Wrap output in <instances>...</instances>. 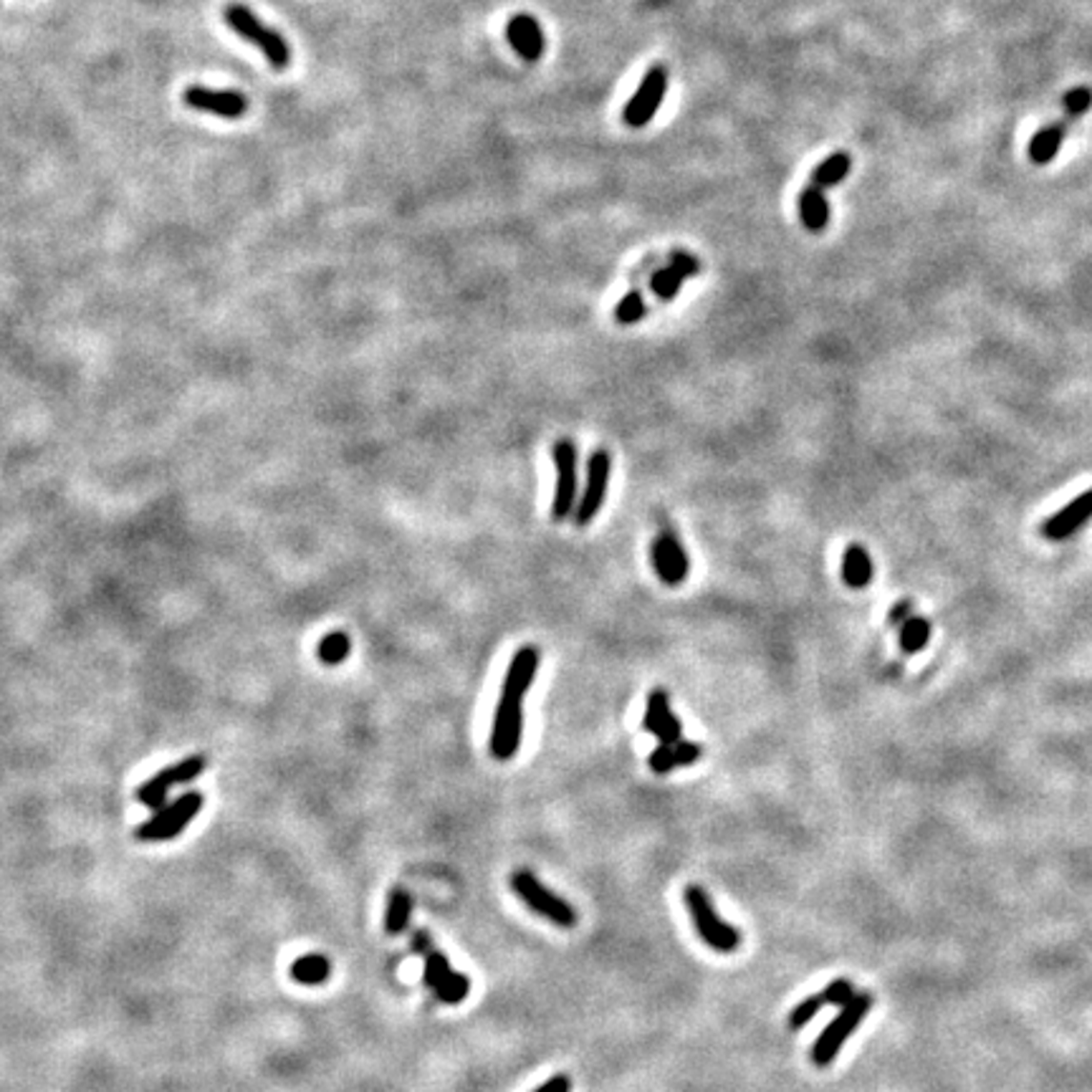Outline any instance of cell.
<instances>
[{
    "label": "cell",
    "instance_id": "cell-11",
    "mask_svg": "<svg viewBox=\"0 0 1092 1092\" xmlns=\"http://www.w3.org/2000/svg\"><path fill=\"white\" fill-rule=\"evenodd\" d=\"M666 89H668L666 66H652L650 72L645 73L643 84H640V89L635 92V96H632L628 102V107H625L623 112L625 124L640 130V127H645L648 122H652V116H655V112L660 109V102H663V96H666Z\"/></svg>",
    "mask_w": 1092,
    "mask_h": 1092
},
{
    "label": "cell",
    "instance_id": "cell-6",
    "mask_svg": "<svg viewBox=\"0 0 1092 1092\" xmlns=\"http://www.w3.org/2000/svg\"><path fill=\"white\" fill-rule=\"evenodd\" d=\"M203 794L200 792H185L177 796L175 802L165 804L162 810H157L153 817L142 822L134 830V837L142 842H167L175 839L177 834L185 833V827L197 817V812L203 810Z\"/></svg>",
    "mask_w": 1092,
    "mask_h": 1092
},
{
    "label": "cell",
    "instance_id": "cell-24",
    "mask_svg": "<svg viewBox=\"0 0 1092 1092\" xmlns=\"http://www.w3.org/2000/svg\"><path fill=\"white\" fill-rule=\"evenodd\" d=\"M931 640V623L923 617H911L908 623L900 628V648L905 655H916L928 645Z\"/></svg>",
    "mask_w": 1092,
    "mask_h": 1092
},
{
    "label": "cell",
    "instance_id": "cell-5",
    "mask_svg": "<svg viewBox=\"0 0 1092 1092\" xmlns=\"http://www.w3.org/2000/svg\"><path fill=\"white\" fill-rule=\"evenodd\" d=\"M511 888L524 903L534 913H539L542 918L551 920L559 928H572L577 926V911L572 903H567L565 897H559L557 893H551L531 870L521 868L511 876Z\"/></svg>",
    "mask_w": 1092,
    "mask_h": 1092
},
{
    "label": "cell",
    "instance_id": "cell-3",
    "mask_svg": "<svg viewBox=\"0 0 1092 1092\" xmlns=\"http://www.w3.org/2000/svg\"><path fill=\"white\" fill-rule=\"evenodd\" d=\"M870 1006H873V994L857 991V997L850 1004L842 1006V1012L817 1037L814 1047H812V1062L817 1064V1067H830L834 1062V1057L839 1055L842 1044L853 1037L855 1029L860 1027V1021L868 1017Z\"/></svg>",
    "mask_w": 1092,
    "mask_h": 1092
},
{
    "label": "cell",
    "instance_id": "cell-15",
    "mask_svg": "<svg viewBox=\"0 0 1092 1092\" xmlns=\"http://www.w3.org/2000/svg\"><path fill=\"white\" fill-rule=\"evenodd\" d=\"M536 670H539V650L534 645H524L511 658V666H508L504 686H501V695L524 701V695L528 693V688L534 683Z\"/></svg>",
    "mask_w": 1092,
    "mask_h": 1092
},
{
    "label": "cell",
    "instance_id": "cell-21",
    "mask_svg": "<svg viewBox=\"0 0 1092 1092\" xmlns=\"http://www.w3.org/2000/svg\"><path fill=\"white\" fill-rule=\"evenodd\" d=\"M850 170H853V157L847 153H834L830 155L825 162H819V165L814 167L810 185H814V188L819 190L834 188V185H839V182L845 180L847 175H850Z\"/></svg>",
    "mask_w": 1092,
    "mask_h": 1092
},
{
    "label": "cell",
    "instance_id": "cell-34",
    "mask_svg": "<svg viewBox=\"0 0 1092 1092\" xmlns=\"http://www.w3.org/2000/svg\"><path fill=\"white\" fill-rule=\"evenodd\" d=\"M680 733H683V726H680L678 718H675L673 713H670V716H668V721H666V724H663V726H660L658 733H655V736H658L660 744H678V741H680Z\"/></svg>",
    "mask_w": 1092,
    "mask_h": 1092
},
{
    "label": "cell",
    "instance_id": "cell-7",
    "mask_svg": "<svg viewBox=\"0 0 1092 1092\" xmlns=\"http://www.w3.org/2000/svg\"><path fill=\"white\" fill-rule=\"evenodd\" d=\"M205 767H208V759H205L203 753L185 756V759L175 761V764L165 767L162 772H157L153 779H147L145 784L134 792V796H137V802H142L145 807H150V810L155 812L162 810L167 804L170 789L177 787V784H190V781L203 774Z\"/></svg>",
    "mask_w": 1092,
    "mask_h": 1092
},
{
    "label": "cell",
    "instance_id": "cell-16",
    "mask_svg": "<svg viewBox=\"0 0 1092 1092\" xmlns=\"http://www.w3.org/2000/svg\"><path fill=\"white\" fill-rule=\"evenodd\" d=\"M1087 519H1092V488L1082 493V496H1078L1075 501H1070V504H1067L1062 511H1057L1052 519L1044 521L1041 534L1047 536V539H1052V542H1060V539H1067V536L1075 534Z\"/></svg>",
    "mask_w": 1092,
    "mask_h": 1092
},
{
    "label": "cell",
    "instance_id": "cell-27",
    "mask_svg": "<svg viewBox=\"0 0 1092 1092\" xmlns=\"http://www.w3.org/2000/svg\"><path fill=\"white\" fill-rule=\"evenodd\" d=\"M822 1006H825V999H822V994H814V997H807L802 999L799 1004L789 1012V1029H794V1032H799L802 1027H807L814 1017H817V1012H822Z\"/></svg>",
    "mask_w": 1092,
    "mask_h": 1092
},
{
    "label": "cell",
    "instance_id": "cell-8",
    "mask_svg": "<svg viewBox=\"0 0 1092 1092\" xmlns=\"http://www.w3.org/2000/svg\"><path fill=\"white\" fill-rule=\"evenodd\" d=\"M554 465H557V491L551 504V519L567 521L577 511L579 484H577V445L569 438L554 443Z\"/></svg>",
    "mask_w": 1092,
    "mask_h": 1092
},
{
    "label": "cell",
    "instance_id": "cell-29",
    "mask_svg": "<svg viewBox=\"0 0 1092 1092\" xmlns=\"http://www.w3.org/2000/svg\"><path fill=\"white\" fill-rule=\"evenodd\" d=\"M645 312H648V306H645L643 294H640V291H632V294L620 299V304H617L615 309V317L620 324H635V321H640V319L645 317Z\"/></svg>",
    "mask_w": 1092,
    "mask_h": 1092
},
{
    "label": "cell",
    "instance_id": "cell-13",
    "mask_svg": "<svg viewBox=\"0 0 1092 1092\" xmlns=\"http://www.w3.org/2000/svg\"><path fill=\"white\" fill-rule=\"evenodd\" d=\"M185 104L197 112H208V114L225 116V119H238L248 112V99L238 92H228V89H208V87H193L185 89L182 94Z\"/></svg>",
    "mask_w": 1092,
    "mask_h": 1092
},
{
    "label": "cell",
    "instance_id": "cell-17",
    "mask_svg": "<svg viewBox=\"0 0 1092 1092\" xmlns=\"http://www.w3.org/2000/svg\"><path fill=\"white\" fill-rule=\"evenodd\" d=\"M876 577V567H873V557L862 544H850L842 554V579L847 587L853 589H865Z\"/></svg>",
    "mask_w": 1092,
    "mask_h": 1092
},
{
    "label": "cell",
    "instance_id": "cell-30",
    "mask_svg": "<svg viewBox=\"0 0 1092 1092\" xmlns=\"http://www.w3.org/2000/svg\"><path fill=\"white\" fill-rule=\"evenodd\" d=\"M855 997H857V991H855V984L850 979H834V981H830V984L825 986V991H822L825 1004L839 1006V1009L845 1004H850Z\"/></svg>",
    "mask_w": 1092,
    "mask_h": 1092
},
{
    "label": "cell",
    "instance_id": "cell-1",
    "mask_svg": "<svg viewBox=\"0 0 1092 1092\" xmlns=\"http://www.w3.org/2000/svg\"><path fill=\"white\" fill-rule=\"evenodd\" d=\"M683 900L690 913V918L695 923V931L703 938V943H709L718 954H733L741 946V934L736 928L726 923L713 908V900L701 885H686L683 890Z\"/></svg>",
    "mask_w": 1092,
    "mask_h": 1092
},
{
    "label": "cell",
    "instance_id": "cell-12",
    "mask_svg": "<svg viewBox=\"0 0 1092 1092\" xmlns=\"http://www.w3.org/2000/svg\"><path fill=\"white\" fill-rule=\"evenodd\" d=\"M650 554L655 572H658V577L668 587H678L686 582L688 574H690V559H688L683 544L678 542V536L673 531L663 528L658 539L652 542Z\"/></svg>",
    "mask_w": 1092,
    "mask_h": 1092
},
{
    "label": "cell",
    "instance_id": "cell-10",
    "mask_svg": "<svg viewBox=\"0 0 1092 1092\" xmlns=\"http://www.w3.org/2000/svg\"><path fill=\"white\" fill-rule=\"evenodd\" d=\"M609 476H612V458H609L608 450L592 453L587 461V485L577 504V511H574L577 526H589V521L600 514L605 496H608Z\"/></svg>",
    "mask_w": 1092,
    "mask_h": 1092
},
{
    "label": "cell",
    "instance_id": "cell-33",
    "mask_svg": "<svg viewBox=\"0 0 1092 1092\" xmlns=\"http://www.w3.org/2000/svg\"><path fill=\"white\" fill-rule=\"evenodd\" d=\"M670 268H675L683 278H690V276H695L698 271H701V263H698V258L690 254H683V251H675L673 256H670Z\"/></svg>",
    "mask_w": 1092,
    "mask_h": 1092
},
{
    "label": "cell",
    "instance_id": "cell-9",
    "mask_svg": "<svg viewBox=\"0 0 1092 1092\" xmlns=\"http://www.w3.org/2000/svg\"><path fill=\"white\" fill-rule=\"evenodd\" d=\"M521 703L524 701L506 698V695L499 698L491 731L493 759L508 761L514 759L516 752H519L521 736H524V709H521Z\"/></svg>",
    "mask_w": 1092,
    "mask_h": 1092
},
{
    "label": "cell",
    "instance_id": "cell-19",
    "mask_svg": "<svg viewBox=\"0 0 1092 1092\" xmlns=\"http://www.w3.org/2000/svg\"><path fill=\"white\" fill-rule=\"evenodd\" d=\"M329 977H332V961L321 954L299 956L297 961L291 963V979L301 986L326 984Z\"/></svg>",
    "mask_w": 1092,
    "mask_h": 1092
},
{
    "label": "cell",
    "instance_id": "cell-2",
    "mask_svg": "<svg viewBox=\"0 0 1092 1092\" xmlns=\"http://www.w3.org/2000/svg\"><path fill=\"white\" fill-rule=\"evenodd\" d=\"M1062 107L1064 114L1060 116L1057 122L1041 127L1035 137H1032V142H1029L1027 155L1035 165H1047V162H1052V159L1057 157V153H1060V147H1062L1064 142V134L1070 130V124L1078 122L1080 116L1085 114L1087 109L1092 107V89L1087 87L1070 89V92L1064 94Z\"/></svg>",
    "mask_w": 1092,
    "mask_h": 1092
},
{
    "label": "cell",
    "instance_id": "cell-23",
    "mask_svg": "<svg viewBox=\"0 0 1092 1092\" xmlns=\"http://www.w3.org/2000/svg\"><path fill=\"white\" fill-rule=\"evenodd\" d=\"M349 650H352V640H349L347 632L334 629V632H329V635H324L319 640L317 658L321 660L324 666H340V663H344V660L349 658Z\"/></svg>",
    "mask_w": 1092,
    "mask_h": 1092
},
{
    "label": "cell",
    "instance_id": "cell-28",
    "mask_svg": "<svg viewBox=\"0 0 1092 1092\" xmlns=\"http://www.w3.org/2000/svg\"><path fill=\"white\" fill-rule=\"evenodd\" d=\"M683 281H686V278H683V276H680L675 268L668 266V268H663V271H658V274L652 276L650 286H652V291H655V294L663 299V301H670V299H675V294L680 291Z\"/></svg>",
    "mask_w": 1092,
    "mask_h": 1092
},
{
    "label": "cell",
    "instance_id": "cell-22",
    "mask_svg": "<svg viewBox=\"0 0 1092 1092\" xmlns=\"http://www.w3.org/2000/svg\"><path fill=\"white\" fill-rule=\"evenodd\" d=\"M673 711H670V695L663 688H652L648 701H645V716H643V731L648 733H658V729L668 721Z\"/></svg>",
    "mask_w": 1092,
    "mask_h": 1092
},
{
    "label": "cell",
    "instance_id": "cell-36",
    "mask_svg": "<svg viewBox=\"0 0 1092 1092\" xmlns=\"http://www.w3.org/2000/svg\"><path fill=\"white\" fill-rule=\"evenodd\" d=\"M534 1092H572V1078L569 1075H554L544 1085L536 1087Z\"/></svg>",
    "mask_w": 1092,
    "mask_h": 1092
},
{
    "label": "cell",
    "instance_id": "cell-35",
    "mask_svg": "<svg viewBox=\"0 0 1092 1092\" xmlns=\"http://www.w3.org/2000/svg\"><path fill=\"white\" fill-rule=\"evenodd\" d=\"M913 617V602L911 600H900L897 605H893L888 612V625H893V628H903L908 620Z\"/></svg>",
    "mask_w": 1092,
    "mask_h": 1092
},
{
    "label": "cell",
    "instance_id": "cell-37",
    "mask_svg": "<svg viewBox=\"0 0 1092 1092\" xmlns=\"http://www.w3.org/2000/svg\"><path fill=\"white\" fill-rule=\"evenodd\" d=\"M413 951L418 956H422V958H425L430 951H435V943H433V938H430V934H427V931H415L413 934Z\"/></svg>",
    "mask_w": 1092,
    "mask_h": 1092
},
{
    "label": "cell",
    "instance_id": "cell-18",
    "mask_svg": "<svg viewBox=\"0 0 1092 1092\" xmlns=\"http://www.w3.org/2000/svg\"><path fill=\"white\" fill-rule=\"evenodd\" d=\"M799 216L807 231H825L830 223V203L825 200V193L814 185H807L799 196Z\"/></svg>",
    "mask_w": 1092,
    "mask_h": 1092
},
{
    "label": "cell",
    "instance_id": "cell-31",
    "mask_svg": "<svg viewBox=\"0 0 1092 1092\" xmlns=\"http://www.w3.org/2000/svg\"><path fill=\"white\" fill-rule=\"evenodd\" d=\"M648 764H650V769L655 774H670L673 769H678V764H675L673 744H660L658 749L648 756Z\"/></svg>",
    "mask_w": 1092,
    "mask_h": 1092
},
{
    "label": "cell",
    "instance_id": "cell-14",
    "mask_svg": "<svg viewBox=\"0 0 1092 1092\" xmlns=\"http://www.w3.org/2000/svg\"><path fill=\"white\" fill-rule=\"evenodd\" d=\"M506 38L511 49L519 53L524 61H539L544 53V31L534 15L516 13L506 26Z\"/></svg>",
    "mask_w": 1092,
    "mask_h": 1092
},
{
    "label": "cell",
    "instance_id": "cell-32",
    "mask_svg": "<svg viewBox=\"0 0 1092 1092\" xmlns=\"http://www.w3.org/2000/svg\"><path fill=\"white\" fill-rule=\"evenodd\" d=\"M673 752L678 767H690L703 756V746L693 744V741H678V744H673Z\"/></svg>",
    "mask_w": 1092,
    "mask_h": 1092
},
{
    "label": "cell",
    "instance_id": "cell-25",
    "mask_svg": "<svg viewBox=\"0 0 1092 1092\" xmlns=\"http://www.w3.org/2000/svg\"><path fill=\"white\" fill-rule=\"evenodd\" d=\"M435 991V997H438V1001H443V1004H461V1001H465L470 994V979L465 977V974H461V971H453L445 981H443L438 989Z\"/></svg>",
    "mask_w": 1092,
    "mask_h": 1092
},
{
    "label": "cell",
    "instance_id": "cell-20",
    "mask_svg": "<svg viewBox=\"0 0 1092 1092\" xmlns=\"http://www.w3.org/2000/svg\"><path fill=\"white\" fill-rule=\"evenodd\" d=\"M413 918V896L405 888H395L387 897V911H384V931L390 936L405 934Z\"/></svg>",
    "mask_w": 1092,
    "mask_h": 1092
},
{
    "label": "cell",
    "instance_id": "cell-4",
    "mask_svg": "<svg viewBox=\"0 0 1092 1092\" xmlns=\"http://www.w3.org/2000/svg\"><path fill=\"white\" fill-rule=\"evenodd\" d=\"M225 23H228L240 38H246V41H251L254 46H258L260 52H263V56L268 58V64L274 66L276 72H283V69L289 66L291 61L289 44L283 41L281 33H276L274 29L263 26V21L256 18L251 8L240 6V3H231V6L225 8Z\"/></svg>",
    "mask_w": 1092,
    "mask_h": 1092
},
{
    "label": "cell",
    "instance_id": "cell-26",
    "mask_svg": "<svg viewBox=\"0 0 1092 1092\" xmlns=\"http://www.w3.org/2000/svg\"><path fill=\"white\" fill-rule=\"evenodd\" d=\"M425 961V971H422V981H425V986H430V989H438V986L445 981V979L453 974V966H450L448 956L443 954V951H430V954L422 958Z\"/></svg>",
    "mask_w": 1092,
    "mask_h": 1092
}]
</instances>
